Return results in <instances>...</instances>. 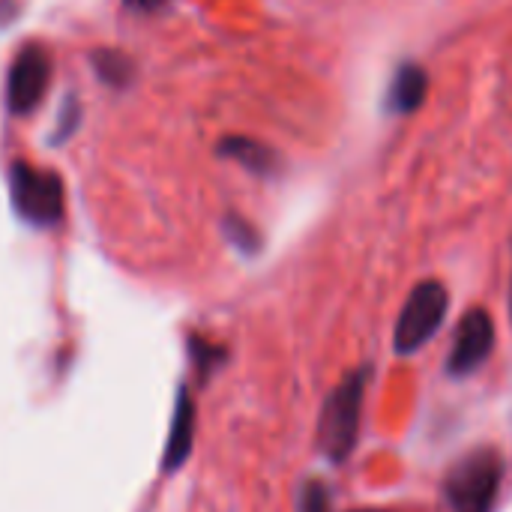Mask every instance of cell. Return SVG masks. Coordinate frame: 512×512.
Masks as SVG:
<instances>
[{
	"label": "cell",
	"instance_id": "obj_4",
	"mask_svg": "<svg viewBox=\"0 0 512 512\" xmlns=\"http://www.w3.org/2000/svg\"><path fill=\"white\" fill-rule=\"evenodd\" d=\"M450 309V294L438 279H426L420 282L411 297L405 300L399 321H396V333H393V348L396 354L408 357L417 354L420 348H426L435 333L441 330L444 318Z\"/></svg>",
	"mask_w": 512,
	"mask_h": 512
},
{
	"label": "cell",
	"instance_id": "obj_7",
	"mask_svg": "<svg viewBox=\"0 0 512 512\" xmlns=\"http://www.w3.org/2000/svg\"><path fill=\"white\" fill-rule=\"evenodd\" d=\"M192 441H195V399L186 387L177 390V402H174V417H171V429H168V441H165V456H162V471L174 474L183 468V462L192 453Z\"/></svg>",
	"mask_w": 512,
	"mask_h": 512
},
{
	"label": "cell",
	"instance_id": "obj_1",
	"mask_svg": "<svg viewBox=\"0 0 512 512\" xmlns=\"http://www.w3.org/2000/svg\"><path fill=\"white\" fill-rule=\"evenodd\" d=\"M372 372L369 366H360L348 372L327 396L318 420V447L321 453L333 462L342 465L351 459L360 435V417H363V402H366V384Z\"/></svg>",
	"mask_w": 512,
	"mask_h": 512
},
{
	"label": "cell",
	"instance_id": "obj_3",
	"mask_svg": "<svg viewBox=\"0 0 512 512\" xmlns=\"http://www.w3.org/2000/svg\"><path fill=\"white\" fill-rule=\"evenodd\" d=\"M9 195L18 219L33 228H51L63 219L66 195L63 180L51 168H36L30 162H12L9 168Z\"/></svg>",
	"mask_w": 512,
	"mask_h": 512
},
{
	"label": "cell",
	"instance_id": "obj_9",
	"mask_svg": "<svg viewBox=\"0 0 512 512\" xmlns=\"http://www.w3.org/2000/svg\"><path fill=\"white\" fill-rule=\"evenodd\" d=\"M219 156H228V159L240 162L246 171L261 174V177H273V174L279 171V156H276V150H270L267 144L252 141V138H240V135L222 138V141H219Z\"/></svg>",
	"mask_w": 512,
	"mask_h": 512
},
{
	"label": "cell",
	"instance_id": "obj_8",
	"mask_svg": "<svg viewBox=\"0 0 512 512\" xmlns=\"http://www.w3.org/2000/svg\"><path fill=\"white\" fill-rule=\"evenodd\" d=\"M429 93V75L417 63H402L387 87V108L393 114H411L423 105Z\"/></svg>",
	"mask_w": 512,
	"mask_h": 512
},
{
	"label": "cell",
	"instance_id": "obj_5",
	"mask_svg": "<svg viewBox=\"0 0 512 512\" xmlns=\"http://www.w3.org/2000/svg\"><path fill=\"white\" fill-rule=\"evenodd\" d=\"M51 54L42 45H24L6 75V105L12 114H30L51 84Z\"/></svg>",
	"mask_w": 512,
	"mask_h": 512
},
{
	"label": "cell",
	"instance_id": "obj_11",
	"mask_svg": "<svg viewBox=\"0 0 512 512\" xmlns=\"http://www.w3.org/2000/svg\"><path fill=\"white\" fill-rule=\"evenodd\" d=\"M222 228H225V237H228L240 252L252 255V252H258V249H261V237H258V231H255L246 219H240V216H228Z\"/></svg>",
	"mask_w": 512,
	"mask_h": 512
},
{
	"label": "cell",
	"instance_id": "obj_15",
	"mask_svg": "<svg viewBox=\"0 0 512 512\" xmlns=\"http://www.w3.org/2000/svg\"><path fill=\"white\" fill-rule=\"evenodd\" d=\"M129 9H135V12H156V9H162L168 0H123Z\"/></svg>",
	"mask_w": 512,
	"mask_h": 512
},
{
	"label": "cell",
	"instance_id": "obj_14",
	"mask_svg": "<svg viewBox=\"0 0 512 512\" xmlns=\"http://www.w3.org/2000/svg\"><path fill=\"white\" fill-rule=\"evenodd\" d=\"M75 120H78V102L75 99H69L66 105H63V114H60V129L54 132V141H63L72 129H75Z\"/></svg>",
	"mask_w": 512,
	"mask_h": 512
},
{
	"label": "cell",
	"instance_id": "obj_2",
	"mask_svg": "<svg viewBox=\"0 0 512 512\" xmlns=\"http://www.w3.org/2000/svg\"><path fill=\"white\" fill-rule=\"evenodd\" d=\"M504 486V459L492 447L465 453L444 477V498L453 512H492Z\"/></svg>",
	"mask_w": 512,
	"mask_h": 512
},
{
	"label": "cell",
	"instance_id": "obj_16",
	"mask_svg": "<svg viewBox=\"0 0 512 512\" xmlns=\"http://www.w3.org/2000/svg\"><path fill=\"white\" fill-rule=\"evenodd\" d=\"M510 315H512V300H510Z\"/></svg>",
	"mask_w": 512,
	"mask_h": 512
},
{
	"label": "cell",
	"instance_id": "obj_13",
	"mask_svg": "<svg viewBox=\"0 0 512 512\" xmlns=\"http://www.w3.org/2000/svg\"><path fill=\"white\" fill-rule=\"evenodd\" d=\"M192 357H195V363H198L201 372H210L225 354H222V348H216V345H207V342L192 339Z\"/></svg>",
	"mask_w": 512,
	"mask_h": 512
},
{
	"label": "cell",
	"instance_id": "obj_10",
	"mask_svg": "<svg viewBox=\"0 0 512 512\" xmlns=\"http://www.w3.org/2000/svg\"><path fill=\"white\" fill-rule=\"evenodd\" d=\"M90 63L96 75L111 87H129L135 78V60L120 48H96L90 54Z\"/></svg>",
	"mask_w": 512,
	"mask_h": 512
},
{
	"label": "cell",
	"instance_id": "obj_6",
	"mask_svg": "<svg viewBox=\"0 0 512 512\" xmlns=\"http://www.w3.org/2000/svg\"><path fill=\"white\" fill-rule=\"evenodd\" d=\"M495 348V321L486 309H471L462 315L456 336H453V348L447 357V372L453 378H468L474 375Z\"/></svg>",
	"mask_w": 512,
	"mask_h": 512
},
{
	"label": "cell",
	"instance_id": "obj_12",
	"mask_svg": "<svg viewBox=\"0 0 512 512\" xmlns=\"http://www.w3.org/2000/svg\"><path fill=\"white\" fill-rule=\"evenodd\" d=\"M297 512H330V489L321 480H306L297 495Z\"/></svg>",
	"mask_w": 512,
	"mask_h": 512
}]
</instances>
